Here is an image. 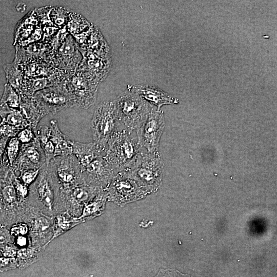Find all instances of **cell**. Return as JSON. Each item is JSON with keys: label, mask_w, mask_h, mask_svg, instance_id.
Segmentation results:
<instances>
[{"label": "cell", "mask_w": 277, "mask_h": 277, "mask_svg": "<svg viewBox=\"0 0 277 277\" xmlns=\"http://www.w3.org/2000/svg\"><path fill=\"white\" fill-rule=\"evenodd\" d=\"M17 257L21 260H27L33 258L37 254V252L35 249L32 248H23L17 252Z\"/></svg>", "instance_id": "cell-33"}, {"label": "cell", "mask_w": 277, "mask_h": 277, "mask_svg": "<svg viewBox=\"0 0 277 277\" xmlns=\"http://www.w3.org/2000/svg\"><path fill=\"white\" fill-rule=\"evenodd\" d=\"M21 104L19 94L8 83L4 85V91L0 99V106L19 110Z\"/></svg>", "instance_id": "cell-23"}, {"label": "cell", "mask_w": 277, "mask_h": 277, "mask_svg": "<svg viewBox=\"0 0 277 277\" xmlns=\"http://www.w3.org/2000/svg\"><path fill=\"white\" fill-rule=\"evenodd\" d=\"M27 243V240L25 236L24 235L18 236L16 240V243L18 245L20 246H24L26 245Z\"/></svg>", "instance_id": "cell-39"}, {"label": "cell", "mask_w": 277, "mask_h": 277, "mask_svg": "<svg viewBox=\"0 0 277 277\" xmlns=\"http://www.w3.org/2000/svg\"><path fill=\"white\" fill-rule=\"evenodd\" d=\"M114 101L120 121L129 132L137 129L143 124L153 107L136 93L127 90Z\"/></svg>", "instance_id": "cell-3"}, {"label": "cell", "mask_w": 277, "mask_h": 277, "mask_svg": "<svg viewBox=\"0 0 277 277\" xmlns=\"http://www.w3.org/2000/svg\"><path fill=\"white\" fill-rule=\"evenodd\" d=\"M28 231V226L24 224H19L13 226L11 229V234L14 236H23Z\"/></svg>", "instance_id": "cell-35"}, {"label": "cell", "mask_w": 277, "mask_h": 277, "mask_svg": "<svg viewBox=\"0 0 277 277\" xmlns=\"http://www.w3.org/2000/svg\"><path fill=\"white\" fill-rule=\"evenodd\" d=\"M81 221H82L78 218L72 217L68 215H58L56 217V223H55V229L54 235L48 243L75 225L81 223Z\"/></svg>", "instance_id": "cell-24"}, {"label": "cell", "mask_w": 277, "mask_h": 277, "mask_svg": "<svg viewBox=\"0 0 277 277\" xmlns=\"http://www.w3.org/2000/svg\"><path fill=\"white\" fill-rule=\"evenodd\" d=\"M142 148L131 132L117 131L109 140L104 156L118 172L129 173L144 153Z\"/></svg>", "instance_id": "cell-1"}, {"label": "cell", "mask_w": 277, "mask_h": 277, "mask_svg": "<svg viewBox=\"0 0 277 277\" xmlns=\"http://www.w3.org/2000/svg\"><path fill=\"white\" fill-rule=\"evenodd\" d=\"M3 69L6 74L7 83L20 94L25 75L21 66L15 58L11 63L5 64Z\"/></svg>", "instance_id": "cell-20"}, {"label": "cell", "mask_w": 277, "mask_h": 277, "mask_svg": "<svg viewBox=\"0 0 277 277\" xmlns=\"http://www.w3.org/2000/svg\"><path fill=\"white\" fill-rule=\"evenodd\" d=\"M0 252L5 257H13L16 254L15 248L5 243L0 245Z\"/></svg>", "instance_id": "cell-34"}, {"label": "cell", "mask_w": 277, "mask_h": 277, "mask_svg": "<svg viewBox=\"0 0 277 277\" xmlns=\"http://www.w3.org/2000/svg\"><path fill=\"white\" fill-rule=\"evenodd\" d=\"M52 43H54L51 45L53 66L69 73L75 72L83 56L71 34L64 32L61 36L57 37V39H53Z\"/></svg>", "instance_id": "cell-8"}, {"label": "cell", "mask_w": 277, "mask_h": 277, "mask_svg": "<svg viewBox=\"0 0 277 277\" xmlns=\"http://www.w3.org/2000/svg\"><path fill=\"white\" fill-rule=\"evenodd\" d=\"M163 171V163L159 153L144 152L136 167L126 173L150 194L160 188Z\"/></svg>", "instance_id": "cell-5"}, {"label": "cell", "mask_w": 277, "mask_h": 277, "mask_svg": "<svg viewBox=\"0 0 277 277\" xmlns=\"http://www.w3.org/2000/svg\"><path fill=\"white\" fill-rule=\"evenodd\" d=\"M0 117L1 121L17 127L21 130L29 126L28 123L24 118L21 111L17 109L0 106Z\"/></svg>", "instance_id": "cell-21"}, {"label": "cell", "mask_w": 277, "mask_h": 277, "mask_svg": "<svg viewBox=\"0 0 277 277\" xmlns=\"http://www.w3.org/2000/svg\"><path fill=\"white\" fill-rule=\"evenodd\" d=\"M47 165L53 173L62 188L85 184L82 167L73 154L55 156Z\"/></svg>", "instance_id": "cell-9"}, {"label": "cell", "mask_w": 277, "mask_h": 277, "mask_svg": "<svg viewBox=\"0 0 277 277\" xmlns=\"http://www.w3.org/2000/svg\"><path fill=\"white\" fill-rule=\"evenodd\" d=\"M103 189L97 187L82 184L68 188H61L62 203L77 212Z\"/></svg>", "instance_id": "cell-14"}, {"label": "cell", "mask_w": 277, "mask_h": 277, "mask_svg": "<svg viewBox=\"0 0 277 277\" xmlns=\"http://www.w3.org/2000/svg\"><path fill=\"white\" fill-rule=\"evenodd\" d=\"M35 134L44 153L46 165H48L54 157L55 153L54 146L50 138L49 126L44 125L37 127Z\"/></svg>", "instance_id": "cell-22"}, {"label": "cell", "mask_w": 277, "mask_h": 277, "mask_svg": "<svg viewBox=\"0 0 277 277\" xmlns=\"http://www.w3.org/2000/svg\"><path fill=\"white\" fill-rule=\"evenodd\" d=\"M61 186L49 167L45 164L40 169L36 180L31 185L27 199L51 212L62 203Z\"/></svg>", "instance_id": "cell-2"}, {"label": "cell", "mask_w": 277, "mask_h": 277, "mask_svg": "<svg viewBox=\"0 0 277 277\" xmlns=\"http://www.w3.org/2000/svg\"><path fill=\"white\" fill-rule=\"evenodd\" d=\"M14 261L13 258H0V268L8 267L11 265Z\"/></svg>", "instance_id": "cell-38"}, {"label": "cell", "mask_w": 277, "mask_h": 277, "mask_svg": "<svg viewBox=\"0 0 277 277\" xmlns=\"http://www.w3.org/2000/svg\"><path fill=\"white\" fill-rule=\"evenodd\" d=\"M107 200L106 191L103 190L84 206L82 214L78 219L83 221L101 215L104 212Z\"/></svg>", "instance_id": "cell-19"}, {"label": "cell", "mask_w": 277, "mask_h": 277, "mask_svg": "<svg viewBox=\"0 0 277 277\" xmlns=\"http://www.w3.org/2000/svg\"><path fill=\"white\" fill-rule=\"evenodd\" d=\"M9 138L6 137H0V164L2 161L6 145Z\"/></svg>", "instance_id": "cell-36"}, {"label": "cell", "mask_w": 277, "mask_h": 277, "mask_svg": "<svg viewBox=\"0 0 277 277\" xmlns=\"http://www.w3.org/2000/svg\"><path fill=\"white\" fill-rule=\"evenodd\" d=\"M154 277H192L175 269H161Z\"/></svg>", "instance_id": "cell-32"}, {"label": "cell", "mask_w": 277, "mask_h": 277, "mask_svg": "<svg viewBox=\"0 0 277 277\" xmlns=\"http://www.w3.org/2000/svg\"><path fill=\"white\" fill-rule=\"evenodd\" d=\"M106 151V149L95 142L82 143L73 141L72 154L77 159L82 170L96 157L104 156Z\"/></svg>", "instance_id": "cell-16"}, {"label": "cell", "mask_w": 277, "mask_h": 277, "mask_svg": "<svg viewBox=\"0 0 277 277\" xmlns=\"http://www.w3.org/2000/svg\"><path fill=\"white\" fill-rule=\"evenodd\" d=\"M21 130L4 121L0 122V137L11 138L16 136Z\"/></svg>", "instance_id": "cell-29"}, {"label": "cell", "mask_w": 277, "mask_h": 277, "mask_svg": "<svg viewBox=\"0 0 277 277\" xmlns=\"http://www.w3.org/2000/svg\"><path fill=\"white\" fill-rule=\"evenodd\" d=\"M69 13L62 8H54L49 12V19L51 23L55 24V26L58 28L64 27L67 24Z\"/></svg>", "instance_id": "cell-27"}, {"label": "cell", "mask_w": 277, "mask_h": 277, "mask_svg": "<svg viewBox=\"0 0 277 277\" xmlns=\"http://www.w3.org/2000/svg\"><path fill=\"white\" fill-rule=\"evenodd\" d=\"M21 144H27L31 142L36 137L35 132L30 126L21 130L16 135Z\"/></svg>", "instance_id": "cell-30"}, {"label": "cell", "mask_w": 277, "mask_h": 277, "mask_svg": "<svg viewBox=\"0 0 277 277\" xmlns=\"http://www.w3.org/2000/svg\"><path fill=\"white\" fill-rule=\"evenodd\" d=\"M85 26H89V23L81 15L74 13H69L67 28L71 34L78 35L81 31L85 29Z\"/></svg>", "instance_id": "cell-25"}, {"label": "cell", "mask_w": 277, "mask_h": 277, "mask_svg": "<svg viewBox=\"0 0 277 277\" xmlns=\"http://www.w3.org/2000/svg\"><path fill=\"white\" fill-rule=\"evenodd\" d=\"M17 11L21 12H23L25 11L26 7V5L23 3H20L17 5Z\"/></svg>", "instance_id": "cell-40"}, {"label": "cell", "mask_w": 277, "mask_h": 277, "mask_svg": "<svg viewBox=\"0 0 277 277\" xmlns=\"http://www.w3.org/2000/svg\"><path fill=\"white\" fill-rule=\"evenodd\" d=\"M46 164V157L37 137L27 144H21L18 156L12 166L14 173L41 169Z\"/></svg>", "instance_id": "cell-13"}, {"label": "cell", "mask_w": 277, "mask_h": 277, "mask_svg": "<svg viewBox=\"0 0 277 277\" xmlns=\"http://www.w3.org/2000/svg\"><path fill=\"white\" fill-rule=\"evenodd\" d=\"M19 110L24 118L36 132L40 120L48 113L33 96H21Z\"/></svg>", "instance_id": "cell-17"}, {"label": "cell", "mask_w": 277, "mask_h": 277, "mask_svg": "<svg viewBox=\"0 0 277 277\" xmlns=\"http://www.w3.org/2000/svg\"><path fill=\"white\" fill-rule=\"evenodd\" d=\"M64 82L38 91L33 96L48 114H54L64 109L73 107Z\"/></svg>", "instance_id": "cell-11"}, {"label": "cell", "mask_w": 277, "mask_h": 277, "mask_svg": "<svg viewBox=\"0 0 277 277\" xmlns=\"http://www.w3.org/2000/svg\"><path fill=\"white\" fill-rule=\"evenodd\" d=\"M41 169H30L19 173L18 176L20 181L26 186L29 187L36 180Z\"/></svg>", "instance_id": "cell-28"}, {"label": "cell", "mask_w": 277, "mask_h": 277, "mask_svg": "<svg viewBox=\"0 0 277 277\" xmlns=\"http://www.w3.org/2000/svg\"><path fill=\"white\" fill-rule=\"evenodd\" d=\"M164 125L163 111L152 107L145 121L136 129L138 145L145 148L148 153L159 152L160 140Z\"/></svg>", "instance_id": "cell-10"}, {"label": "cell", "mask_w": 277, "mask_h": 277, "mask_svg": "<svg viewBox=\"0 0 277 277\" xmlns=\"http://www.w3.org/2000/svg\"><path fill=\"white\" fill-rule=\"evenodd\" d=\"M120 122L115 101H105L95 108L90 123L94 142L107 150V143Z\"/></svg>", "instance_id": "cell-4"}, {"label": "cell", "mask_w": 277, "mask_h": 277, "mask_svg": "<svg viewBox=\"0 0 277 277\" xmlns=\"http://www.w3.org/2000/svg\"><path fill=\"white\" fill-rule=\"evenodd\" d=\"M50 226V221L45 217L40 216L34 221L33 231L37 234L42 233L47 231Z\"/></svg>", "instance_id": "cell-31"}, {"label": "cell", "mask_w": 277, "mask_h": 277, "mask_svg": "<svg viewBox=\"0 0 277 277\" xmlns=\"http://www.w3.org/2000/svg\"><path fill=\"white\" fill-rule=\"evenodd\" d=\"M107 200L123 207L149 194L132 178L124 172H118L106 189Z\"/></svg>", "instance_id": "cell-7"}, {"label": "cell", "mask_w": 277, "mask_h": 277, "mask_svg": "<svg viewBox=\"0 0 277 277\" xmlns=\"http://www.w3.org/2000/svg\"><path fill=\"white\" fill-rule=\"evenodd\" d=\"M98 84L78 70L70 74L64 82L73 107L84 109L95 103Z\"/></svg>", "instance_id": "cell-6"}, {"label": "cell", "mask_w": 277, "mask_h": 277, "mask_svg": "<svg viewBox=\"0 0 277 277\" xmlns=\"http://www.w3.org/2000/svg\"><path fill=\"white\" fill-rule=\"evenodd\" d=\"M10 235L8 231L5 228H0V245L8 242Z\"/></svg>", "instance_id": "cell-37"}, {"label": "cell", "mask_w": 277, "mask_h": 277, "mask_svg": "<svg viewBox=\"0 0 277 277\" xmlns=\"http://www.w3.org/2000/svg\"><path fill=\"white\" fill-rule=\"evenodd\" d=\"M117 173L104 156L96 157L83 169L85 184L105 190Z\"/></svg>", "instance_id": "cell-12"}, {"label": "cell", "mask_w": 277, "mask_h": 277, "mask_svg": "<svg viewBox=\"0 0 277 277\" xmlns=\"http://www.w3.org/2000/svg\"><path fill=\"white\" fill-rule=\"evenodd\" d=\"M21 145L16 136L10 138L7 144L4 154L12 167L18 156Z\"/></svg>", "instance_id": "cell-26"}, {"label": "cell", "mask_w": 277, "mask_h": 277, "mask_svg": "<svg viewBox=\"0 0 277 277\" xmlns=\"http://www.w3.org/2000/svg\"><path fill=\"white\" fill-rule=\"evenodd\" d=\"M127 90L136 93L150 105L156 106L157 110L164 105L179 103L177 98L155 86L145 84L128 85Z\"/></svg>", "instance_id": "cell-15"}, {"label": "cell", "mask_w": 277, "mask_h": 277, "mask_svg": "<svg viewBox=\"0 0 277 277\" xmlns=\"http://www.w3.org/2000/svg\"><path fill=\"white\" fill-rule=\"evenodd\" d=\"M49 128L50 138L55 148L54 157L72 154L74 141L62 132L57 121L51 120Z\"/></svg>", "instance_id": "cell-18"}]
</instances>
